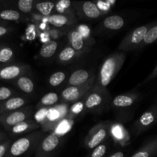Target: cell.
<instances>
[{"mask_svg":"<svg viewBox=\"0 0 157 157\" xmlns=\"http://www.w3.org/2000/svg\"><path fill=\"white\" fill-rule=\"evenodd\" d=\"M126 57V53L123 52H115L109 55L100 67L94 86L103 90H106V87L109 85L122 68Z\"/></svg>","mask_w":157,"mask_h":157,"instance_id":"6da1fadb","label":"cell"},{"mask_svg":"<svg viewBox=\"0 0 157 157\" xmlns=\"http://www.w3.org/2000/svg\"><path fill=\"white\" fill-rule=\"evenodd\" d=\"M44 134L41 130H36L21 136L12 143L6 157H24L36 150L37 146Z\"/></svg>","mask_w":157,"mask_h":157,"instance_id":"7a4b0ae2","label":"cell"},{"mask_svg":"<svg viewBox=\"0 0 157 157\" xmlns=\"http://www.w3.org/2000/svg\"><path fill=\"white\" fill-rule=\"evenodd\" d=\"M82 101L84 110L97 113L102 111L105 106L109 104L110 101V95L109 94L107 89L103 90L93 86Z\"/></svg>","mask_w":157,"mask_h":157,"instance_id":"3957f363","label":"cell"},{"mask_svg":"<svg viewBox=\"0 0 157 157\" xmlns=\"http://www.w3.org/2000/svg\"><path fill=\"white\" fill-rule=\"evenodd\" d=\"M111 129L112 127L109 122H100L92 127L85 138V148L91 151L104 143L110 136Z\"/></svg>","mask_w":157,"mask_h":157,"instance_id":"277c9868","label":"cell"},{"mask_svg":"<svg viewBox=\"0 0 157 157\" xmlns=\"http://www.w3.org/2000/svg\"><path fill=\"white\" fill-rule=\"evenodd\" d=\"M152 24H153V21L139 26L132 30V32H129L119 44L118 50L119 52H124L126 51H132L137 49V48L143 42L146 33L152 25Z\"/></svg>","mask_w":157,"mask_h":157,"instance_id":"5b68a950","label":"cell"},{"mask_svg":"<svg viewBox=\"0 0 157 157\" xmlns=\"http://www.w3.org/2000/svg\"><path fill=\"white\" fill-rule=\"evenodd\" d=\"M61 142V137L55 132L44 135L37 146L34 157H54Z\"/></svg>","mask_w":157,"mask_h":157,"instance_id":"8992f818","label":"cell"},{"mask_svg":"<svg viewBox=\"0 0 157 157\" xmlns=\"http://www.w3.org/2000/svg\"><path fill=\"white\" fill-rule=\"evenodd\" d=\"M32 114V108L31 107H24L15 111L0 114V127L8 131L14 126L31 119Z\"/></svg>","mask_w":157,"mask_h":157,"instance_id":"52a82bcc","label":"cell"},{"mask_svg":"<svg viewBox=\"0 0 157 157\" xmlns=\"http://www.w3.org/2000/svg\"><path fill=\"white\" fill-rule=\"evenodd\" d=\"M157 124V104L151 106L136 121L132 127V133L135 136H139Z\"/></svg>","mask_w":157,"mask_h":157,"instance_id":"ba28073f","label":"cell"},{"mask_svg":"<svg viewBox=\"0 0 157 157\" xmlns=\"http://www.w3.org/2000/svg\"><path fill=\"white\" fill-rule=\"evenodd\" d=\"M96 78L94 76L89 82L83 86H69L61 93L62 100L65 102H77L83 100L95 84Z\"/></svg>","mask_w":157,"mask_h":157,"instance_id":"9c48e42d","label":"cell"},{"mask_svg":"<svg viewBox=\"0 0 157 157\" xmlns=\"http://www.w3.org/2000/svg\"><path fill=\"white\" fill-rule=\"evenodd\" d=\"M75 15L83 19H97L103 15V12L93 2H72Z\"/></svg>","mask_w":157,"mask_h":157,"instance_id":"30bf717a","label":"cell"},{"mask_svg":"<svg viewBox=\"0 0 157 157\" xmlns=\"http://www.w3.org/2000/svg\"><path fill=\"white\" fill-rule=\"evenodd\" d=\"M30 67L22 64H12L0 65V80L12 81L26 75Z\"/></svg>","mask_w":157,"mask_h":157,"instance_id":"8fae6325","label":"cell"},{"mask_svg":"<svg viewBox=\"0 0 157 157\" xmlns=\"http://www.w3.org/2000/svg\"><path fill=\"white\" fill-rule=\"evenodd\" d=\"M139 99V94L136 91L129 92L115 96L112 100L111 105L116 110H127L132 109Z\"/></svg>","mask_w":157,"mask_h":157,"instance_id":"7c38bea8","label":"cell"},{"mask_svg":"<svg viewBox=\"0 0 157 157\" xmlns=\"http://www.w3.org/2000/svg\"><path fill=\"white\" fill-rule=\"evenodd\" d=\"M66 117L67 110H65V109L62 110H58L57 108L49 109L46 119L40 124L42 131L55 130Z\"/></svg>","mask_w":157,"mask_h":157,"instance_id":"4fadbf2b","label":"cell"},{"mask_svg":"<svg viewBox=\"0 0 157 157\" xmlns=\"http://www.w3.org/2000/svg\"><path fill=\"white\" fill-rule=\"evenodd\" d=\"M40 127H41L40 124L36 121L31 118V119L23 121V122L14 126L7 132L13 136H21V135L25 136V135H27L29 133L35 131Z\"/></svg>","mask_w":157,"mask_h":157,"instance_id":"5bb4252c","label":"cell"},{"mask_svg":"<svg viewBox=\"0 0 157 157\" xmlns=\"http://www.w3.org/2000/svg\"><path fill=\"white\" fill-rule=\"evenodd\" d=\"M47 21L51 25L56 28L72 27L77 22L76 16L71 15H62V14H53L48 17Z\"/></svg>","mask_w":157,"mask_h":157,"instance_id":"9a60e30c","label":"cell"},{"mask_svg":"<svg viewBox=\"0 0 157 157\" xmlns=\"http://www.w3.org/2000/svg\"><path fill=\"white\" fill-rule=\"evenodd\" d=\"M95 76L86 69H77L69 76L68 84L69 86H83L87 84Z\"/></svg>","mask_w":157,"mask_h":157,"instance_id":"2e32d148","label":"cell"},{"mask_svg":"<svg viewBox=\"0 0 157 157\" xmlns=\"http://www.w3.org/2000/svg\"><path fill=\"white\" fill-rule=\"evenodd\" d=\"M157 156V135L148 140L131 157H155Z\"/></svg>","mask_w":157,"mask_h":157,"instance_id":"e0dca14e","label":"cell"},{"mask_svg":"<svg viewBox=\"0 0 157 157\" xmlns=\"http://www.w3.org/2000/svg\"><path fill=\"white\" fill-rule=\"evenodd\" d=\"M27 101L22 97H12L4 102L0 103V114L19 110L26 105Z\"/></svg>","mask_w":157,"mask_h":157,"instance_id":"ac0fdd59","label":"cell"},{"mask_svg":"<svg viewBox=\"0 0 157 157\" xmlns=\"http://www.w3.org/2000/svg\"><path fill=\"white\" fill-rule=\"evenodd\" d=\"M69 41L70 47H72L75 52L83 54L86 49V43L84 37L81 32L75 29H72L69 33Z\"/></svg>","mask_w":157,"mask_h":157,"instance_id":"d6986e66","label":"cell"},{"mask_svg":"<svg viewBox=\"0 0 157 157\" xmlns=\"http://www.w3.org/2000/svg\"><path fill=\"white\" fill-rule=\"evenodd\" d=\"M102 25L108 30L118 31L125 25V20L120 15H110L103 20Z\"/></svg>","mask_w":157,"mask_h":157,"instance_id":"ffe728a7","label":"cell"},{"mask_svg":"<svg viewBox=\"0 0 157 157\" xmlns=\"http://www.w3.org/2000/svg\"><path fill=\"white\" fill-rule=\"evenodd\" d=\"M14 84L20 90L26 94H32L35 90V84H34L33 81L32 80V78H29L26 75L19 77L16 80H15Z\"/></svg>","mask_w":157,"mask_h":157,"instance_id":"44dd1931","label":"cell"},{"mask_svg":"<svg viewBox=\"0 0 157 157\" xmlns=\"http://www.w3.org/2000/svg\"><path fill=\"white\" fill-rule=\"evenodd\" d=\"M80 55H82V53L75 52L70 46H66L58 53V57H57V61L58 63L67 64V63L73 61L76 57H78Z\"/></svg>","mask_w":157,"mask_h":157,"instance_id":"7402d4cb","label":"cell"},{"mask_svg":"<svg viewBox=\"0 0 157 157\" xmlns=\"http://www.w3.org/2000/svg\"><path fill=\"white\" fill-rule=\"evenodd\" d=\"M58 47V42L54 40L48 41L47 42L44 43L42 45L41 48L39 50V56L41 58L48 59V58H52L53 55H55L57 49Z\"/></svg>","mask_w":157,"mask_h":157,"instance_id":"603a6c76","label":"cell"},{"mask_svg":"<svg viewBox=\"0 0 157 157\" xmlns=\"http://www.w3.org/2000/svg\"><path fill=\"white\" fill-rule=\"evenodd\" d=\"M58 99H59V97H58V94L55 93V92H49V93L45 94L40 99L39 102L37 104V108L42 109L52 107L58 102Z\"/></svg>","mask_w":157,"mask_h":157,"instance_id":"cb8c5ba5","label":"cell"},{"mask_svg":"<svg viewBox=\"0 0 157 157\" xmlns=\"http://www.w3.org/2000/svg\"><path fill=\"white\" fill-rule=\"evenodd\" d=\"M155 41H157V20L153 21V24L146 33L143 42L137 48V49L143 48L145 46L153 44Z\"/></svg>","mask_w":157,"mask_h":157,"instance_id":"d4e9b609","label":"cell"},{"mask_svg":"<svg viewBox=\"0 0 157 157\" xmlns=\"http://www.w3.org/2000/svg\"><path fill=\"white\" fill-rule=\"evenodd\" d=\"M22 19V15L18 10L12 9L0 10V21H18Z\"/></svg>","mask_w":157,"mask_h":157,"instance_id":"484cf974","label":"cell"},{"mask_svg":"<svg viewBox=\"0 0 157 157\" xmlns=\"http://www.w3.org/2000/svg\"><path fill=\"white\" fill-rule=\"evenodd\" d=\"M72 2L69 0H60L55 3V11L58 14L75 15V12L72 8Z\"/></svg>","mask_w":157,"mask_h":157,"instance_id":"4316f807","label":"cell"},{"mask_svg":"<svg viewBox=\"0 0 157 157\" xmlns=\"http://www.w3.org/2000/svg\"><path fill=\"white\" fill-rule=\"evenodd\" d=\"M109 149H110V140L109 138L104 143L91 150L86 157H107L106 156Z\"/></svg>","mask_w":157,"mask_h":157,"instance_id":"83f0119b","label":"cell"},{"mask_svg":"<svg viewBox=\"0 0 157 157\" xmlns=\"http://www.w3.org/2000/svg\"><path fill=\"white\" fill-rule=\"evenodd\" d=\"M35 9L44 16L52 15V12L55 9V2H35Z\"/></svg>","mask_w":157,"mask_h":157,"instance_id":"f1b7e54d","label":"cell"},{"mask_svg":"<svg viewBox=\"0 0 157 157\" xmlns=\"http://www.w3.org/2000/svg\"><path fill=\"white\" fill-rule=\"evenodd\" d=\"M15 57V52L11 47L2 44L0 45V64H7L12 62Z\"/></svg>","mask_w":157,"mask_h":157,"instance_id":"f546056e","label":"cell"},{"mask_svg":"<svg viewBox=\"0 0 157 157\" xmlns=\"http://www.w3.org/2000/svg\"><path fill=\"white\" fill-rule=\"evenodd\" d=\"M35 2L34 0H18L16 2V7L18 11L22 13H31L35 8L34 5Z\"/></svg>","mask_w":157,"mask_h":157,"instance_id":"4dcf8cb0","label":"cell"},{"mask_svg":"<svg viewBox=\"0 0 157 157\" xmlns=\"http://www.w3.org/2000/svg\"><path fill=\"white\" fill-rule=\"evenodd\" d=\"M66 75L63 71H56L49 78V84L51 87H58L66 80Z\"/></svg>","mask_w":157,"mask_h":157,"instance_id":"1f68e13d","label":"cell"},{"mask_svg":"<svg viewBox=\"0 0 157 157\" xmlns=\"http://www.w3.org/2000/svg\"><path fill=\"white\" fill-rule=\"evenodd\" d=\"M15 91L12 88L5 86L0 87V103L7 101L9 98L14 97Z\"/></svg>","mask_w":157,"mask_h":157,"instance_id":"d6a6232c","label":"cell"},{"mask_svg":"<svg viewBox=\"0 0 157 157\" xmlns=\"http://www.w3.org/2000/svg\"><path fill=\"white\" fill-rule=\"evenodd\" d=\"M12 143V140L7 138L6 140L0 144V157H6V153H7Z\"/></svg>","mask_w":157,"mask_h":157,"instance_id":"836d02e7","label":"cell"},{"mask_svg":"<svg viewBox=\"0 0 157 157\" xmlns=\"http://www.w3.org/2000/svg\"><path fill=\"white\" fill-rule=\"evenodd\" d=\"M11 32V29L7 25H5L4 23L0 25V38L5 36Z\"/></svg>","mask_w":157,"mask_h":157,"instance_id":"e575fe53","label":"cell"},{"mask_svg":"<svg viewBox=\"0 0 157 157\" xmlns=\"http://www.w3.org/2000/svg\"><path fill=\"white\" fill-rule=\"evenodd\" d=\"M156 77H157V64L155 65V68L153 69V71L151 72L150 75H149V77H148V78L146 79V81H144V84L145 83H148V82H149V81H152V80L155 79Z\"/></svg>","mask_w":157,"mask_h":157,"instance_id":"d590c367","label":"cell"},{"mask_svg":"<svg viewBox=\"0 0 157 157\" xmlns=\"http://www.w3.org/2000/svg\"><path fill=\"white\" fill-rule=\"evenodd\" d=\"M126 156V153L123 151H118V152H115L112 154L109 155L107 157H125Z\"/></svg>","mask_w":157,"mask_h":157,"instance_id":"8d00e7d4","label":"cell"},{"mask_svg":"<svg viewBox=\"0 0 157 157\" xmlns=\"http://www.w3.org/2000/svg\"><path fill=\"white\" fill-rule=\"evenodd\" d=\"M7 138H8L7 135H6V133L2 131V130H0V144H1V143H2L4 140H6Z\"/></svg>","mask_w":157,"mask_h":157,"instance_id":"74e56055","label":"cell"},{"mask_svg":"<svg viewBox=\"0 0 157 157\" xmlns=\"http://www.w3.org/2000/svg\"><path fill=\"white\" fill-rule=\"evenodd\" d=\"M2 23H3V22H2V21H0V25H1V24H2Z\"/></svg>","mask_w":157,"mask_h":157,"instance_id":"f35d334b","label":"cell"}]
</instances>
